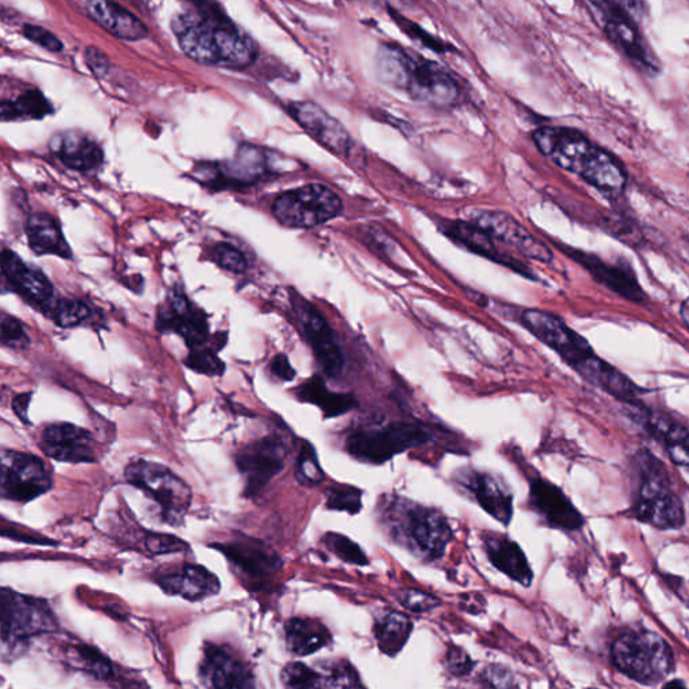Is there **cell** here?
I'll return each instance as SVG.
<instances>
[{
  "label": "cell",
  "instance_id": "obj_31",
  "mask_svg": "<svg viewBox=\"0 0 689 689\" xmlns=\"http://www.w3.org/2000/svg\"><path fill=\"white\" fill-rule=\"evenodd\" d=\"M641 425L654 440L663 443L668 457L677 466L689 469V431L663 415L640 409Z\"/></svg>",
  "mask_w": 689,
  "mask_h": 689
},
{
  "label": "cell",
  "instance_id": "obj_9",
  "mask_svg": "<svg viewBox=\"0 0 689 689\" xmlns=\"http://www.w3.org/2000/svg\"><path fill=\"white\" fill-rule=\"evenodd\" d=\"M343 199L330 187L310 184L282 193L272 204V213L283 226L307 230L327 224L343 213Z\"/></svg>",
  "mask_w": 689,
  "mask_h": 689
},
{
  "label": "cell",
  "instance_id": "obj_29",
  "mask_svg": "<svg viewBox=\"0 0 689 689\" xmlns=\"http://www.w3.org/2000/svg\"><path fill=\"white\" fill-rule=\"evenodd\" d=\"M575 372L582 376L590 384L598 386L606 394L618 401H623L637 406V398L641 395V390L631 381L628 376L619 372L616 367L594 355L586 358Z\"/></svg>",
  "mask_w": 689,
  "mask_h": 689
},
{
  "label": "cell",
  "instance_id": "obj_12",
  "mask_svg": "<svg viewBox=\"0 0 689 689\" xmlns=\"http://www.w3.org/2000/svg\"><path fill=\"white\" fill-rule=\"evenodd\" d=\"M272 172L270 152L254 145H243L231 161L202 163L196 168V179L202 185L225 189V187L250 186L264 180Z\"/></svg>",
  "mask_w": 689,
  "mask_h": 689
},
{
  "label": "cell",
  "instance_id": "obj_2",
  "mask_svg": "<svg viewBox=\"0 0 689 689\" xmlns=\"http://www.w3.org/2000/svg\"><path fill=\"white\" fill-rule=\"evenodd\" d=\"M540 152L566 172L606 193L623 192L628 174L618 159L577 130L543 127L532 135Z\"/></svg>",
  "mask_w": 689,
  "mask_h": 689
},
{
  "label": "cell",
  "instance_id": "obj_7",
  "mask_svg": "<svg viewBox=\"0 0 689 689\" xmlns=\"http://www.w3.org/2000/svg\"><path fill=\"white\" fill-rule=\"evenodd\" d=\"M425 426L409 421H394L381 429H360L346 438V452L364 464L381 465L395 455L431 441Z\"/></svg>",
  "mask_w": 689,
  "mask_h": 689
},
{
  "label": "cell",
  "instance_id": "obj_3",
  "mask_svg": "<svg viewBox=\"0 0 689 689\" xmlns=\"http://www.w3.org/2000/svg\"><path fill=\"white\" fill-rule=\"evenodd\" d=\"M378 67L385 84L404 90L420 104L447 108L458 101L459 88L452 74L397 45H381Z\"/></svg>",
  "mask_w": 689,
  "mask_h": 689
},
{
  "label": "cell",
  "instance_id": "obj_55",
  "mask_svg": "<svg viewBox=\"0 0 689 689\" xmlns=\"http://www.w3.org/2000/svg\"><path fill=\"white\" fill-rule=\"evenodd\" d=\"M483 680L487 681L488 686L492 687L516 686L509 672L501 668V666H489L485 674H483Z\"/></svg>",
  "mask_w": 689,
  "mask_h": 689
},
{
  "label": "cell",
  "instance_id": "obj_30",
  "mask_svg": "<svg viewBox=\"0 0 689 689\" xmlns=\"http://www.w3.org/2000/svg\"><path fill=\"white\" fill-rule=\"evenodd\" d=\"M159 586L170 595H180L197 602L219 594L220 580L209 569L201 566H185L179 573L164 575Z\"/></svg>",
  "mask_w": 689,
  "mask_h": 689
},
{
  "label": "cell",
  "instance_id": "obj_16",
  "mask_svg": "<svg viewBox=\"0 0 689 689\" xmlns=\"http://www.w3.org/2000/svg\"><path fill=\"white\" fill-rule=\"evenodd\" d=\"M292 305L296 324L315 352L317 361L329 378H335L343 372L345 360L332 328L321 312L299 295L293 296Z\"/></svg>",
  "mask_w": 689,
  "mask_h": 689
},
{
  "label": "cell",
  "instance_id": "obj_35",
  "mask_svg": "<svg viewBox=\"0 0 689 689\" xmlns=\"http://www.w3.org/2000/svg\"><path fill=\"white\" fill-rule=\"evenodd\" d=\"M288 651L304 657L321 651L332 641L327 626L311 618H292L284 625Z\"/></svg>",
  "mask_w": 689,
  "mask_h": 689
},
{
  "label": "cell",
  "instance_id": "obj_6",
  "mask_svg": "<svg viewBox=\"0 0 689 689\" xmlns=\"http://www.w3.org/2000/svg\"><path fill=\"white\" fill-rule=\"evenodd\" d=\"M611 653L620 674L643 686L659 685L676 666L674 649L653 631H625L613 642Z\"/></svg>",
  "mask_w": 689,
  "mask_h": 689
},
{
  "label": "cell",
  "instance_id": "obj_21",
  "mask_svg": "<svg viewBox=\"0 0 689 689\" xmlns=\"http://www.w3.org/2000/svg\"><path fill=\"white\" fill-rule=\"evenodd\" d=\"M562 248L568 258L577 261L586 271H589L591 276L602 286L623 296L626 300L633 302V304H645L648 295L643 292L636 272L625 261L624 263L611 264L594 254L569 247Z\"/></svg>",
  "mask_w": 689,
  "mask_h": 689
},
{
  "label": "cell",
  "instance_id": "obj_38",
  "mask_svg": "<svg viewBox=\"0 0 689 689\" xmlns=\"http://www.w3.org/2000/svg\"><path fill=\"white\" fill-rule=\"evenodd\" d=\"M50 113H53V107L37 89L26 90L16 100H4L0 107L3 122L41 121Z\"/></svg>",
  "mask_w": 689,
  "mask_h": 689
},
{
  "label": "cell",
  "instance_id": "obj_59",
  "mask_svg": "<svg viewBox=\"0 0 689 689\" xmlns=\"http://www.w3.org/2000/svg\"><path fill=\"white\" fill-rule=\"evenodd\" d=\"M680 317L682 322H685L687 329L689 330V298L681 304Z\"/></svg>",
  "mask_w": 689,
  "mask_h": 689
},
{
  "label": "cell",
  "instance_id": "obj_34",
  "mask_svg": "<svg viewBox=\"0 0 689 689\" xmlns=\"http://www.w3.org/2000/svg\"><path fill=\"white\" fill-rule=\"evenodd\" d=\"M485 552L492 565L506 577L522 586H531L533 573L520 545L505 537H488L483 539Z\"/></svg>",
  "mask_w": 689,
  "mask_h": 689
},
{
  "label": "cell",
  "instance_id": "obj_36",
  "mask_svg": "<svg viewBox=\"0 0 689 689\" xmlns=\"http://www.w3.org/2000/svg\"><path fill=\"white\" fill-rule=\"evenodd\" d=\"M374 637L380 651L394 657L401 653L413 633L411 620L398 612H386L376 619Z\"/></svg>",
  "mask_w": 689,
  "mask_h": 689
},
{
  "label": "cell",
  "instance_id": "obj_58",
  "mask_svg": "<svg viewBox=\"0 0 689 689\" xmlns=\"http://www.w3.org/2000/svg\"><path fill=\"white\" fill-rule=\"evenodd\" d=\"M193 5H195L196 10L209 11L219 9L220 5L216 0H189Z\"/></svg>",
  "mask_w": 689,
  "mask_h": 689
},
{
  "label": "cell",
  "instance_id": "obj_8",
  "mask_svg": "<svg viewBox=\"0 0 689 689\" xmlns=\"http://www.w3.org/2000/svg\"><path fill=\"white\" fill-rule=\"evenodd\" d=\"M125 480L161 506L162 518L180 526L192 504V489L167 466L138 460L125 469Z\"/></svg>",
  "mask_w": 689,
  "mask_h": 689
},
{
  "label": "cell",
  "instance_id": "obj_18",
  "mask_svg": "<svg viewBox=\"0 0 689 689\" xmlns=\"http://www.w3.org/2000/svg\"><path fill=\"white\" fill-rule=\"evenodd\" d=\"M472 222L493 238L508 244L529 259L542 261V263H551L554 259L551 249L508 213L499 212V210H478L472 214Z\"/></svg>",
  "mask_w": 689,
  "mask_h": 689
},
{
  "label": "cell",
  "instance_id": "obj_14",
  "mask_svg": "<svg viewBox=\"0 0 689 689\" xmlns=\"http://www.w3.org/2000/svg\"><path fill=\"white\" fill-rule=\"evenodd\" d=\"M521 322L534 337H538L552 350L563 358L574 370L586 358L594 355L591 345L582 335L562 320V318L543 310H526L522 312Z\"/></svg>",
  "mask_w": 689,
  "mask_h": 689
},
{
  "label": "cell",
  "instance_id": "obj_33",
  "mask_svg": "<svg viewBox=\"0 0 689 689\" xmlns=\"http://www.w3.org/2000/svg\"><path fill=\"white\" fill-rule=\"evenodd\" d=\"M444 233L459 246L471 250L472 254L497 261V263L503 266H509L510 269L522 273L524 276H528L531 273L529 270L524 269L518 261L501 255L497 247L494 246L493 237L475 222L448 221L446 226H444Z\"/></svg>",
  "mask_w": 689,
  "mask_h": 689
},
{
  "label": "cell",
  "instance_id": "obj_4",
  "mask_svg": "<svg viewBox=\"0 0 689 689\" xmlns=\"http://www.w3.org/2000/svg\"><path fill=\"white\" fill-rule=\"evenodd\" d=\"M385 527L398 544L425 561H438L453 539L452 527L440 510L392 497L381 508Z\"/></svg>",
  "mask_w": 689,
  "mask_h": 689
},
{
  "label": "cell",
  "instance_id": "obj_32",
  "mask_svg": "<svg viewBox=\"0 0 689 689\" xmlns=\"http://www.w3.org/2000/svg\"><path fill=\"white\" fill-rule=\"evenodd\" d=\"M26 236L28 247L37 256H59L62 259L72 258V249L62 233L59 220L47 212L33 213L27 219Z\"/></svg>",
  "mask_w": 689,
  "mask_h": 689
},
{
  "label": "cell",
  "instance_id": "obj_37",
  "mask_svg": "<svg viewBox=\"0 0 689 689\" xmlns=\"http://www.w3.org/2000/svg\"><path fill=\"white\" fill-rule=\"evenodd\" d=\"M296 395H298L300 401L320 407L327 418L341 417V415L349 413L353 407H356L355 398L350 395L334 394V392L327 389L320 378H312L306 381L296 391Z\"/></svg>",
  "mask_w": 689,
  "mask_h": 689
},
{
  "label": "cell",
  "instance_id": "obj_10",
  "mask_svg": "<svg viewBox=\"0 0 689 689\" xmlns=\"http://www.w3.org/2000/svg\"><path fill=\"white\" fill-rule=\"evenodd\" d=\"M0 614H2L4 648H16L33 637L48 633L57 628L54 614L47 602L21 595L13 590H2Z\"/></svg>",
  "mask_w": 689,
  "mask_h": 689
},
{
  "label": "cell",
  "instance_id": "obj_11",
  "mask_svg": "<svg viewBox=\"0 0 689 689\" xmlns=\"http://www.w3.org/2000/svg\"><path fill=\"white\" fill-rule=\"evenodd\" d=\"M588 3L606 37L629 60L649 73L659 71V61L648 47L645 39L642 38L636 20L631 19L616 0H588Z\"/></svg>",
  "mask_w": 689,
  "mask_h": 689
},
{
  "label": "cell",
  "instance_id": "obj_24",
  "mask_svg": "<svg viewBox=\"0 0 689 689\" xmlns=\"http://www.w3.org/2000/svg\"><path fill=\"white\" fill-rule=\"evenodd\" d=\"M94 436L71 423L50 425L44 430L39 447L48 457L66 464H93L96 460Z\"/></svg>",
  "mask_w": 689,
  "mask_h": 689
},
{
  "label": "cell",
  "instance_id": "obj_48",
  "mask_svg": "<svg viewBox=\"0 0 689 689\" xmlns=\"http://www.w3.org/2000/svg\"><path fill=\"white\" fill-rule=\"evenodd\" d=\"M0 327H2L0 340H2L3 346L14 350H25L32 345L30 337H28L24 324H22L20 320H16L15 317L3 315L2 324H0Z\"/></svg>",
  "mask_w": 689,
  "mask_h": 689
},
{
  "label": "cell",
  "instance_id": "obj_50",
  "mask_svg": "<svg viewBox=\"0 0 689 689\" xmlns=\"http://www.w3.org/2000/svg\"><path fill=\"white\" fill-rule=\"evenodd\" d=\"M398 601L407 611L413 613H427L440 606V601L427 592L407 589L398 594Z\"/></svg>",
  "mask_w": 689,
  "mask_h": 689
},
{
  "label": "cell",
  "instance_id": "obj_39",
  "mask_svg": "<svg viewBox=\"0 0 689 689\" xmlns=\"http://www.w3.org/2000/svg\"><path fill=\"white\" fill-rule=\"evenodd\" d=\"M67 659L77 669L96 677L99 680H108L113 676V666L110 660L96 649L79 645L67 649Z\"/></svg>",
  "mask_w": 689,
  "mask_h": 689
},
{
  "label": "cell",
  "instance_id": "obj_49",
  "mask_svg": "<svg viewBox=\"0 0 689 689\" xmlns=\"http://www.w3.org/2000/svg\"><path fill=\"white\" fill-rule=\"evenodd\" d=\"M390 13L392 15V19L396 21V24L401 26L403 30L408 34L409 37L417 39V41L421 42V45H425V47L431 50L441 51V53H444V51L448 50V45L440 41V39L438 38L430 36V34L425 32L423 28L413 24L411 21L404 19V16L397 14L396 11L390 9Z\"/></svg>",
  "mask_w": 689,
  "mask_h": 689
},
{
  "label": "cell",
  "instance_id": "obj_23",
  "mask_svg": "<svg viewBox=\"0 0 689 689\" xmlns=\"http://www.w3.org/2000/svg\"><path fill=\"white\" fill-rule=\"evenodd\" d=\"M529 505L551 528L575 532L585 526L582 514L575 508L565 492L543 478H537L531 482Z\"/></svg>",
  "mask_w": 689,
  "mask_h": 689
},
{
  "label": "cell",
  "instance_id": "obj_5",
  "mask_svg": "<svg viewBox=\"0 0 689 689\" xmlns=\"http://www.w3.org/2000/svg\"><path fill=\"white\" fill-rule=\"evenodd\" d=\"M633 514L637 520L662 531L680 529L685 506L675 492L665 466L649 452L635 458Z\"/></svg>",
  "mask_w": 689,
  "mask_h": 689
},
{
  "label": "cell",
  "instance_id": "obj_40",
  "mask_svg": "<svg viewBox=\"0 0 689 689\" xmlns=\"http://www.w3.org/2000/svg\"><path fill=\"white\" fill-rule=\"evenodd\" d=\"M94 311L83 300L61 299L51 307V317L57 327L71 329L82 327L93 318Z\"/></svg>",
  "mask_w": 689,
  "mask_h": 689
},
{
  "label": "cell",
  "instance_id": "obj_46",
  "mask_svg": "<svg viewBox=\"0 0 689 689\" xmlns=\"http://www.w3.org/2000/svg\"><path fill=\"white\" fill-rule=\"evenodd\" d=\"M281 679L288 688H317L322 685L320 672L302 663H290L284 666Z\"/></svg>",
  "mask_w": 689,
  "mask_h": 689
},
{
  "label": "cell",
  "instance_id": "obj_51",
  "mask_svg": "<svg viewBox=\"0 0 689 689\" xmlns=\"http://www.w3.org/2000/svg\"><path fill=\"white\" fill-rule=\"evenodd\" d=\"M24 36L33 44L38 45L39 48L50 51V53H60L64 50V45L60 41V38L56 34L48 30L42 26L28 25L24 26Z\"/></svg>",
  "mask_w": 689,
  "mask_h": 689
},
{
  "label": "cell",
  "instance_id": "obj_57",
  "mask_svg": "<svg viewBox=\"0 0 689 689\" xmlns=\"http://www.w3.org/2000/svg\"><path fill=\"white\" fill-rule=\"evenodd\" d=\"M32 392H27V394L19 395L13 401V409L16 415L24 423L30 425L27 418V408L28 404L32 402Z\"/></svg>",
  "mask_w": 689,
  "mask_h": 689
},
{
  "label": "cell",
  "instance_id": "obj_52",
  "mask_svg": "<svg viewBox=\"0 0 689 689\" xmlns=\"http://www.w3.org/2000/svg\"><path fill=\"white\" fill-rule=\"evenodd\" d=\"M472 660L469 654L459 647H450L446 653V668L450 674L458 677L468 676L472 670Z\"/></svg>",
  "mask_w": 689,
  "mask_h": 689
},
{
  "label": "cell",
  "instance_id": "obj_17",
  "mask_svg": "<svg viewBox=\"0 0 689 689\" xmlns=\"http://www.w3.org/2000/svg\"><path fill=\"white\" fill-rule=\"evenodd\" d=\"M156 324L159 333L181 335L190 349L209 341L207 312L192 304L181 287L172 288L167 302L159 307Z\"/></svg>",
  "mask_w": 689,
  "mask_h": 689
},
{
  "label": "cell",
  "instance_id": "obj_28",
  "mask_svg": "<svg viewBox=\"0 0 689 689\" xmlns=\"http://www.w3.org/2000/svg\"><path fill=\"white\" fill-rule=\"evenodd\" d=\"M87 11L96 24L123 41H140L148 36L144 22L115 0H87Z\"/></svg>",
  "mask_w": 689,
  "mask_h": 689
},
{
  "label": "cell",
  "instance_id": "obj_60",
  "mask_svg": "<svg viewBox=\"0 0 689 689\" xmlns=\"http://www.w3.org/2000/svg\"><path fill=\"white\" fill-rule=\"evenodd\" d=\"M665 687L666 688H669V687H686V685H685V682H682L680 680H675V681L666 682Z\"/></svg>",
  "mask_w": 689,
  "mask_h": 689
},
{
  "label": "cell",
  "instance_id": "obj_20",
  "mask_svg": "<svg viewBox=\"0 0 689 689\" xmlns=\"http://www.w3.org/2000/svg\"><path fill=\"white\" fill-rule=\"evenodd\" d=\"M214 546L238 571L254 582H266L283 567L282 559L275 551L253 538L237 534L230 542L214 544Z\"/></svg>",
  "mask_w": 689,
  "mask_h": 689
},
{
  "label": "cell",
  "instance_id": "obj_54",
  "mask_svg": "<svg viewBox=\"0 0 689 689\" xmlns=\"http://www.w3.org/2000/svg\"><path fill=\"white\" fill-rule=\"evenodd\" d=\"M85 61H87L89 70L93 71L96 77H104L110 71V59L98 48H88L85 51Z\"/></svg>",
  "mask_w": 689,
  "mask_h": 689
},
{
  "label": "cell",
  "instance_id": "obj_44",
  "mask_svg": "<svg viewBox=\"0 0 689 689\" xmlns=\"http://www.w3.org/2000/svg\"><path fill=\"white\" fill-rule=\"evenodd\" d=\"M322 542L327 545V549L330 552H333V554L340 557L341 561L349 563V565H369L366 552L361 550V546L353 542L349 538L344 537V534L333 532L327 533L324 534Z\"/></svg>",
  "mask_w": 689,
  "mask_h": 689
},
{
  "label": "cell",
  "instance_id": "obj_1",
  "mask_svg": "<svg viewBox=\"0 0 689 689\" xmlns=\"http://www.w3.org/2000/svg\"><path fill=\"white\" fill-rule=\"evenodd\" d=\"M172 27L181 49L198 64L246 70L258 59V45L220 8L181 14Z\"/></svg>",
  "mask_w": 689,
  "mask_h": 689
},
{
  "label": "cell",
  "instance_id": "obj_42",
  "mask_svg": "<svg viewBox=\"0 0 689 689\" xmlns=\"http://www.w3.org/2000/svg\"><path fill=\"white\" fill-rule=\"evenodd\" d=\"M295 477L304 487H317L324 480L320 460L310 443H304L300 448L298 459H296Z\"/></svg>",
  "mask_w": 689,
  "mask_h": 689
},
{
  "label": "cell",
  "instance_id": "obj_13",
  "mask_svg": "<svg viewBox=\"0 0 689 689\" xmlns=\"http://www.w3.org/2000/svg\"><path fill=\"white\" fill-rule=\"evenodd\" d=\"M53 480L42 459L36 455L4 450L0 494L4 500L28 503L50 491Z\"/></svg>",
  "mask_w": 689,
  "mask_h": 689
},
{
  "label": "cell",
  "instance_id": "obj_47",
  "mask_svg": "<svg viewBox=\"0 0 689 689\" xmlns=\"http://www.w3.org/2000/svg\"><path fill=\"white\" fill-rule=\"evenodd\" d=\"M212 259L220 269L232 273H244L248 269V260L241 249L230 243H220L212 250Z\"/></svg>",
  "mask_w": 689,
  "mask_h": 689
},
{
  "label": "cell",
  "instance_id": "obj_15",
  "mask_svg": "<svg viewBox=\"0 0 689 689\" xmlns=\"http://www.w3.org/2000/svg\"><path fill=\"white\" fill-rule=\"evenodd\" d=\"M288 455L287 443L281 436H266L248 444L236 457V466L246 482V495L253 497L263 491L284 469Z\"/></svg>",
  "mask_w": 689,
  "mask_h": 689
},
{
  "label": "cell",
  "instance_id": "obj_22",
  "mask_svg": "<svg viewBox=\"0 0 689 689\" xmlns=\"http://www.w3.org/2000/svg\"><path fill=\"white\" fill-rule=\"evenodd\" d=\"M295 122L335 156H346L352 147L350 134L337 119L330 116L322 107L312 101L293 102L288 108Z\"/></svg>",
  "mask_w": 689,
  "mask_h": 689
},
{
  "label": "cell",
  "instance_id": "obj_45",
  "mask_svg": "<svg viewBox=\"0 0 689 689\" xmlns=\"http://www.w3.org/2000/svg\"><path fill=\"white\" fill-rule=\"evenodd\" d=\"M327 508L357 515L362 508V492L350 485H334L328 489Z\"/></svg>",
  "mask_w": 689,
  "mask_h": 689
},
{
  "label": "cell",
  "instance_id": "obj_41",
  "mask_svg": "<svg viewBox=\"0 0 689 689\" xmlns=\"http://www.w3.org/2000/svg\"><path fill=\"white\" fill-rule=\"evenodd\" d=\"M322 685L329 688H360L362 682L355 666L346 660H334L320 666Z\"/></svg>",
  "mask_w": 689,
  "mask_h": 689
},
{
  "label": "cell",
  "instance_id": "obj_27",
  "mask_svg": "<svg viewBox=\"0 0 689 689\" xmlns=\"http://www.w3.org/2000/svg\"><path fill=\"white\" fill-rule=\"evenodd\" d=\"M50 150L67 169L79 173L96 172L104 163L98 142L79 131H65L50 140Z\"/></svg>",
  "mask_w": 689,
  "mask_h": 689
},
{
  "label": "cell",
  "instance_id": "obj_43",
  "mask_svg": "<svg viewBox=\"0 0 689 689\" xmlns=\"http://www.w3.org/2000/svg\"><path fill=\"white\" fill-rule=\"evenodd\" d=\"M185 366L207 376H222L225 372V364L218 356V347L207 345L192 347L185 358Z\"/></svg>",
  "mask_w": 689,
  "mask_h": 689
},
{
  "label": "cell",
  "instance_id": "obj_53",
  "mask_svg": "<svg viewBox=\"0 0 689 689\" xmlns=\"http://www.w3.org/2000/svg\"><path fill=\"white\" fill-rule=\"evenodd\" d=\"M147 549L152 554H170V552H181L186 549V544L181 542L179 538L170 537V534H151L147 539Z\"/></svg>",
  "mask_w": 689,
  "mask_h": 689
},
{
  "label": "cell",
  "instance_id": "obj_26",
  "mask_svg": "<svg viewBox=\"0 0 689 689\" xmlns=\"http://www.w3.org/2000/svg\"><path fill=\"white\" fill-rule=\"evenodd\" d=\"M460 485L468 489L481 508L494 520L509 526L514 517V494L488 472L466 471L460 476Z\"/></svg>",
  "mask_w": 689,
  "mask_h": 689
},
{
  "label": "cell",
  "instance_id": "obj_19",
  "mask_svg": "<svg viewBox=\"0 0 689 689\" xmlns=\"http://www.w3.org/2000/svg\"><path fill=\"white\" fill-rule=\"evenodd\" d=\"M2 275L11 292L19 294L27 304L45 311L54 306V287L49 278L8 248L2 250Z\"/></svg>",
  "mask_w": 689,
  "mask_h": 689
},
{
  "label": "cell",
  "instance_id": "obj_25",
  "mask_svg": "<svg viewBox=\"0 0 689 689\" xmlns=\"http://www.w3.org/2000/svg\"><path fill=\"white\" fill-rule=\"evenodd\" d=\"M199 675L205 685L214 688L255 687L254 674L249 666L224 647H205Z\"/></svg>",
  "mask_w": 689,
  "mask_h": 689
},
{
  "label": "cell",
  "instance_id": "obj_56",
  "mask_svg": "<svg viewBox=\"0 0 689 689\" xmlns=\"http://www.w3.org/2000/svg\"><path fill=\"white\" fill-rule=\"evenodd\" d=\"M271 372L275 378L282 381H293L295 379V369L288 361L286 355H278L271 361Z\"/></svg>",
  "mask_w": 689,
  "mask_h": 689
}]
</instances>
